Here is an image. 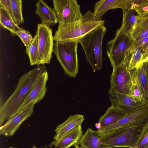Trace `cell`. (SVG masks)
Wrapping results in <instances>:
<instances>
[{
    "label": "cell",
    "instance_id": "cell-1",
    "mask_svg": "<svg viewBox=\"0 0 148 148\" xmlns=\"http://www.w3.org/2000/svg\"><path fill=\"white\" fill-rule=\"evenodd\" d=\"M46 70L44 65H40L20 77L15 90L0 107L1 126L14 115L40 76Z\"/></svg>",
    "mask_w": 148,
    "mask_h": 148
},
{
    "label": "cell",
    "instance_id": "cell-2",
    "mask_svg": "<svg viewBox=\"0 0 148 148\" xmlns=\"http://www.w3.org/2000/svg\"><path fill=\"white\" fill-rule=\"evenodd\" d=\"M105 20L88 10L79 21L65 26H58L53 36L55 42L78 40L95 29L104 25Z\"/></svg>",
    "mask_w": 148,
    "mask_h": 148
},
{
    "label": "cell",
    "instance_id": "cell-3",
    "mask_svg": "<svg viewBox=\"0 0 148 148\" xmlns=\"http://www.w3.org/2000/svg\"><path fill=\"white\" fill-rule=\"evenodd\" d=\"M148 131V124L142 127L114 130L101 137L98 148H136Z\"/></svg>",
    "mask_w": 148,
    "mask_h": 148
},
{
    "label": "cell",
    "instance_id": "cell-4",
    "mask_svg": "<svg viewBox=\"0 0 148 148\" xmlns=\"http://www.w3.org/2000/svg\"><path fill=\"white\" fill-rule=\"evenodd\" d=\"M106 30L104 25H102L78 40L85 52L87 61L90 65L94 72L100 70L102 67L103 58L102 43Z\"/></svg>",
    "mask_w": 148,
    "mask_h": 148
},
{
    "label": "cell",
    "instance_id": "cell-5",
    "mask_svg": "<svg viewBox=\"0 0 148 148\" xmlns=\"http://www.w3.org/2000/svg\"><path fill=\"white\" fill-rule=\"evenodd\" d=\"M78 42L77 40L55 42L53 49L65 75L74 78L78 73Z\"/></svg>",
    "mask_w": 148,
    "mask_h": 148
},
{
    "label": "cell",
    "instance_id": "cell-6",
    "mask_svg": "<svg viewBox=\"0 0 148 148\" xmlns=\"http://www.w3.org/2000/svg\"><path fill=\"white\" fill-rule=\"evenodd\" d=\"M148 124V103L127 114L116 123L97 130L100 137L119 128L142 127Z\"/></svg>",
    "mask_w": 148,
    "mask_h": 148
},
{
    "label": "cell",
    "instance_id": "cell-7",
    "mask_svg": "<svg viewBox=\"0 0 148 148\" xmlns=\"http://www.w3.org/2000/svg\"><path fill=\"white\" fill-rule=\"evenodd\" d=\"M53 4L56 16L58 26L69 25L77 22L83 15L80 5L76 0H53Z\"/></svg>",
    "mask_w": 148,
    "mask_h": 148
},
{
    "label": "cell",
    "instance_id": "cell-8",
    "mask_svg": "<svg viewBox=\"0 0 148 148\" xmlns=\"http://www.w3.org/2000/svg\"><path fill=\"white\" fill-rule=\"evenodd\" d=\"M131 37L116 31L115 36L107 43V54L113 67L123 61L126 51L133 44Z\"/></svg>",
    "mask_w": 148,
    "mask_h": 148
},
{
    "label": "cell",
    "instance_id": "cell-9",
    "mask_svg": "<svg viewBox=\"0 0 148 148\" xmlns=\"http://www.w3.org/2000/svg\"><path fill=\"white\" fill-rule=\"evenodd\" d=\"M38 35L39 66L50 62L54 43L52 29L50 26L41 23L37 25Z\"/></svg>",
    "mask_w": 148,
    "mask_h": 148
},
{
    "label": "cell",
    "instance_id": "cell-10",
    "mask_svg": "<svg viewBox=\"0 0 148 148\" xmlns=\"http://www.w3.org/2000/svg\"><path fill=\"white\" fill-rule=\"evenodd\" d=\"M113 67L110 77L112 88L122 93L129 95L132 82L131 72L123 62Z\"/></svg>",
    "mask_w": 148,
    "mask_h": 148
},
{
    "label": "cell",
    "instance_id": "cell-11",
    "mask_svg": "<svg viewBox=\"0 0 148 148\" xmlns=\"http://www.w3.org/2000/svg\"><path fill=\"white\" fill-rule=\"evenodd\" d=\"M33 102L7 121L0 127V134L6 136H12L21 124L32 114L35 105Z\"/></svg>",
    "mask_w": 148,
    "mask_h": 148
},
{
    "label": "cell",
    "instance_id": "cell-12",
    "mask_svg": "<svg viewBox=\"0 0 148 148\" xmlns=\"http://www.w3.org/2000/svg\"><path fill=\"white\" fill-rule=\"evenodd\" d=\"M109 94L112 106L125 111L127 114L145 104L136 102L130 95L120 92L111 87Z\"/></svg>",
    "mask_w": 148,
    "mask_h": 148
},
{
    "label": "cell",
    "instance_id": "cell-13",
    "mask_svg": "<svg viewBox=\"0 0 148 148\" xmlns=\"http://www.w3.org/2000/svg\"><path fill=\"white\" fill-rule=\"evenodd\" d=\"M48 78V74L46 70L40 76L29 95L13 116L32 103L35 102L37 103L43 98L47 90L46 84Z\"/></svg>",
    "mask_w": 148,
    "mask_h": 148
},
{
    "label": "cell",
    "instance_id": "cell-14",
    "mask_svg": "<svg viewBox=\"0 0 148 148\" xmlns=\"http://www.w3.org/2000/svg\"><path fill=\"white\" fill-rule=\"evenodd\" d=\"M84 120V116L80 114L70 115L64 122L56 126V134L53 139L58 140L74 128L81 125Z\"/></svg>",
    "mask_w": 148,
    "mask_h": 148
},
{
    "label": "cell",
    "instance_id": "cell-15",
    "mask_svg": "<svg viewBox=\"0 0 148 148\" xmlns=\"http://www.w3.org/2000/svg\"><path fill=\"white\" fill-rule=\"evenodd\" d=\"M83 135L81 125L78 126L68 132L60 139L54 140L51 145L57 148H69L72 146L79 144Z\"/></svg>",
    "mask_w": 148,
    "mask_h": 148
},
{
    "label": "cell",
    "instance_id": "cell-16",
    "mask_svg": "<svg viewBox=\"0 0 148 148\" xmlns=\"http://www.w3.org/2000/svg\"><path fill=\"white\" fill-rule=\"evenodd\" d=\"M36 14L40 18L41 23L48 26H54L58 21L54 9L50 8L47 3L39 0L36 3Z\"/></svg>",
    "mask_w": 148,
    "mask_h": 148
},
{
    "label": "cell",
    "instance_id": "cell-17",
    "mask_svg": "<svg viewBox=\"0 0 148 148\" xmlns=\"http://www.w3.org/2000/svg\"><path fill=\"white\" fill-rule=\"evenodd\" d=\"M145 60L144 54L140 48L134 45L126 51L123 62L127 65L131 72L140 65Z\"/></svg>",
    "mask_w": 148,
    "mask_h": 148
},
{
    "label": "cell",
    "instance_id": "cell-18",
    "mask_svg": "<svg viewBox=\"0 0 148 148\" xmlns=\"http://www.w3.org/2000/svg\"><path fill=\"white\" fill-rule=\"evenodd\" d=\"M127 114L125 111L114 108L111 105L99 119V122L101 125V128L116 123Z\"/></svg>",
    "mask_w": 148,
    "mask_h": 148
},
{
    "label": "cell",
    "instance_id": "cell-19",
    "mask_svg": "<svg viewBox=\"0 0 148 148\" xmlns=\"http://www.w3.org/2000/svg\"><path fill=\"white\" fill-rule=\"evenodd\" d=\"M131 72L132 80L136 83L144 96L148 101V82L143 63Z\"/></svg>",
    "mask_w": 148,
    "mask_h": 148
},
{
    "label": "cell",
    "instance_id": "cell-20",
    "mask_svg": "<svg viewBox=\"0 0 148 148\" xmlns=\"http://www.w3.org/2000/svg\"><path fill=\"white\" fill-rule=\"evenodd\" d=\"M123 17L121 27L116 31L131 37L134 26L137 20L134 10H122Z\"/></svg>",
    "mask_w": 148,
    "mask_h": 148
},
{
    "label": "cell",
    "instance_id": "cell-21",
    "mask_svg": "<svg viewBox=\"0 0 148 148\" xmlns=\"http://www.w3.org/2000/svg\"><path fill=\"white\" fill-rule=\"evenodd\" d=\"M100 138L97 130L88 128L82 135L79 144L84 148H98L100 144Z\"/></svg>",
    "mask_w": 148,
    "mask_h": 148
},
{
    "label": "cell",
    "instance_id": "cell-22",
    "mask_svg": "<svg viewBox=\"0 0 148 148\" xmlns=\"http://www.w3.org/2000/svg\"><path fill=\"white\" fill-rule=\"evenodd\" d=\"M148 36V20L137 19L131 34L134 42L138 41Z\"/></svg>",
    "mask_w": 148,
    "mask_h": 148
},
{
    "label": "cell",
    "instance_id": "cell-23",
    "mask_svg": "<svg viewBox=\"0 0 148 148\" xmlns=\"http://www.w3.org/2000/svg\"><path fill=\"white\" fill-rule=\"evenodd\" d=\"M0 24L2 27L8 29L14 34L21 28L16 25L6 10L1 7H0Z\"/></svg>",
    "mask_w": 148,
    "mask_h": 148
},
{
    "label": "cell",
    "instance_id": "cell-24",
    "mask_svg": "<svg viewBox=\"0 0 148 148\" xmlns=\"http://www.w3.org/2000/svg\"><path fill=\"white\" fill-rule=\"evenodd\" d=\"M25 52L29 57L30 65L39 66L38 35L36 31L32 43L26 48Z\"/></svg>",
    "mask_w": 148,
    "mask_h": 148
},
{
    "label": "cell",
    "instance_id": "cell-25",
    "mask_svg": "<svg viewBox=\"0 0 148 148\" xmlns=\"http://www.w3.org/2000/svg\"><path fill=\"white\" fill-rule=\"evenodd\" d=\"M117 0H101L96 2L94 6V15L101 18L103 14L111 8Z\"/></svg>",
    "mask_w": 148,
    "mask_h": 148
},
{
    "label": "cell",
    "instance_id": "cell-26",
    "mask_svg": "<svg viewBox=\"0 0 148 148\" xmlns=\"http://www.w3.org/2000/svg\"><path fill=\"white\" fill-rule=\"evenodd\" d=\"M13 16L16 25L24 23L22 12V2L21 0H10Z\"/></svg>",
    "mask_w": 148,
    "mask_h": 148
},
{
    "label": "cell",
    "instance_id": "cell-27",
    "mask_svg": "<svg viewBox=\"0 0 148 148\" xmlns=\"http://www.w3.org/2000/svg\"><path fill=\"white\" fill-rule=\"evenodd\" d=\"M143 0H117L111 9L121 8L127 10H134L138 4Z\"/></svg>",
    "mask_w": 148,
    "mask_h": 148
},
{
    "label": "cell",
    "instance_id": "cell-28",
    "mask_svg": "<svg viewBox=\"0 0 148 148\" xmlns=\"http://www.w3.org/2000/svg\"><path fill=\"white\" fill-rule=\"evenodd\" d=\"M129 95L132 96L136 102L144 103H148V101L144 96L136 83L133 80Z\"/></svg>",
    "mask_w": 148,
    "mask_h": 148
},
{
    "label": "cell",
    "instance_id": "cell-29",
    "mask_svg": "<svg viewBox=\"0 0 148 148\" xmlns=\"http://www.w3.org/2000/svg\"><path fill=\"white\" fill-rule=\"evenodd\" d=\"M22 41L24 45L27 48L32 43L33 38L31 33L28 30L21 28L15 33Z\"/></svg>",
    "mask_w": 148,
    "mask_h": 148
},
{
    "label": "cell",
    "instance_id": "cell-30",
    "mask_svg": "<svg viewBox=\"0 0 148 148\" xmlns=\"http://www.w3.org/2000/svg\"><path fill=\"white\" fill-rule=\"evenodd\" d=\"M133 45L139 47L142 50L145 56V61L148 54V36L136 42H133Z\"/></svg>",
    "mask_w": 148,
    "mask_h": 148
},
{
    "label": "cell",
    "instance_id": "cell-31",
    "mask_svg": "<svg viewBox=\"0 0 148 148\" xmlns=\"http://www.w3.org/2000/svg\"><path fill=\"white\" fill-rule=\"evenodd\" d=\"M134 10L139 15L148 12V0H143L138 4Z\"/></svg>",
    "mask_w": 148,
    "mask_h": 148
},
{
    "label": "cell",
    "instance_id": "cell-32",
    "mask_svg": "<svg viewBox=\"0 0 148 148\" xmlns=\"http://www.w3.org/2000/svg\"><path fill=\"white\" fill-rule=\"evenodd\" d=\"M0 7L5 10L14 21L10 0H0Z\"/></svg>",
    "mask_w": 148,
    "mask_h": 148
},
{
    "label": "cell",
    "instance_id": "cell-33",
    "mask_svg": "<svg viewBox=\"0 0 148 148\" xmlns=\"http://www.w3.org/2000/svg\"><path fill=\"white\" fill-rule=\"evenodd\" d=\"M142 63L145 69L148 82V60L143 62Z\"/></svg>",
    "mask_w": 148,
    "mask_h": 148
},
{
    "label": "cell",
    "instance_id": "cell-34",
    "mask_svg": "<svg viewBox=\"0 0 148 148\" xmlns=\"http://www.w3.org/2000/svg\"><path fill=\"white\" fill-rule=\"evenodd\" d=\"M138 19L148 20V12L139 15H137Z\"/></svg>",
    "mask_w": 148,
    "mask_h": 148
},
{
    "label": "cell",
    "instance_id": "cell-35",
    "mask_svg": "<svg viewBox=\"0 0 148 148\" xmlns=\"http://www.w3.org/2000/svg\"><path fill=\"white\" fill-rule=\"evenodd\" d=\"M95 126L98 130L100 129L101 128V125L99 122L96 123L95 124Z\"/></svg>",
    "mask_w": 148,
    "mask_h": 148
},
{
    "label": "cell",
    "instance_id": "cell-36",
    "mask_svg": "<svg viewBox=\"0 0 148 148\" xmlns=\"http://www.w3.org/2000/svg\"><path fill=\"white\" fill-rule=\"evenodd\" d=\"M44 148H57L55 147L54 146L51 145V144L44 145Z\"/></svg>",
    "mask_w": 148,
    "mask_h": 148
},
{
    "label": "cell",
    "instance_id": "cell-37",
    "mask_svg": "<svg viewBox=\"0 0 148 148\" xmlns=\"http://www.w3.org/2000/svg\"><path fill=\"white\" fill-rule=\"evenodd\" d=\"M79 144H77L75 145L74 146L75 147V148H84L82 146H79Z\"/></svg>",
    "mask_w": 148,
    "mask_h": 148
},
{
    "label": "cell",
    "instance_id": "cell-38",
    "mask_svg": "<svg viewBox=\"0 0 148 148\" xmlns=\"http://www.w3.org/2000/svg\"><path fill=\"white\" fill-rule=\"evenodd\" d=\"M147 60H148V55H147V56L146 58V59H145V61H147ZM144 61V62H145Z\"/></svg>",
    "mask_w": 148,
    "mask_h": 148
},
{
    "label": "cell",
    "instance_id": "cell-39",
    "mask_svg": "<svg viewBox=\"0 0 148 148\" xmlns=\"http://www.w3.org/2000/svg\"><path fill=\"white\" fill-rule=\"evenodd\" d=\"M31 148H38L37 147L35 146L34 145L32 147H31Z\"/></svg>",
    "mask_w": 148,
    "mask_h": 148
},
{
    "label": "cell",
    "instance_id": "cell-40",
    "mask_svg": "<svg viewBox=\"0 0 148 148\" xmlns=\"http://www.w3.org/2000/svg\"><path fill=\"white\" fill-rule=\"evenodd\" d=\"M9 148H17L14 147H10Z\"/></svg>",
    "mask_w": 148,
    "mask_h": 148
}]
</instances>
